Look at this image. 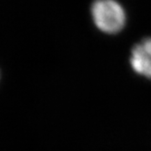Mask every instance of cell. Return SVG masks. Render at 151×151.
Masks as SVG:
<instances>
[{
    "instance_id": "6da1fadb",
    "label": "cell",
    "mask_w": 151,
    "mask_h": 151,
    "mask_svg": "<svg viewBox=\"0 0 151 151\" xmlns=\"http://www.w3.org/2000/svg\"><path fill=\"white\" fill-rule=\"evenodd\" d=\"M91 14L96 27L107 34L119 32L126 23L124 9L115 0H96Z\"/></svg>"
},
{
    "instance_id": "7a4b0ae2",
    "label": "cell",
    "mask_w": 151,
    "mask_h": 151,
    "mask_svg": "<svg viewBox=\"0 0 151 151\" xmlns=\"http://www.w3.org/2000/svg\"><path fill=\"white\" fill-rule=\"evenodd\" d=\"M130 65L133 70L151 80V37H147L134 46Z\"/></svg>"
}]
</instances>
